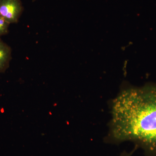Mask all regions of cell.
I'll return each mask as SVG.
<instances>
[{
  "mask_svg": "<svg viewBox=\"0 0 156 156\" xmlns=\"http://www.w3.org/2000/svg\"><path fill=\"white\" fill-rule=\"evenodd\" d=\"M23 11L20 0H0V17L10 24L18 22Z\"/></svg>",
  "mask_w": 156,
  "mask_h": 156,
  "instance_id": "obj_2",
  "label": "cell"
},
{
  "mask_svg": "<svg viewBox=\"0 0 156 156\" xmlns=\"http://www.w3.org/2000/svg\"><path fill=\"white\" fill-rule=\"evenodd\" d=\"M11 47L0 37V73L5 72L9 67L11 58Z\"/></svg>",
  "mask_w": 156,
  "mask_h": 156,
  "instance_id": "obj_3",
  "label": "cell"
},
{
  "mask_svg": "<svg viewBox=\"0 0 156 156\" xmlns=\"http://www.w3.org/2000/svg\"><path fill=\"white\" fill-rule=\"evenodd\" d=\"M111 137L133 141L156 156V87L125 90L113 101Z\"/></svg>",
  "mask_w": 156,
  "mask_h": 156,
  "instance_id": "obj_1",
  "label": "cell"
},
{
  "mask_svg": "<svg viewBox=\"0 0 156 156\" xmlns=\"http://www.w3.org/2000/svg\"><path fill=\"white\" fill-rule=\"evenodd\" d=\"M131 156V154H124L122 155V156Z\"/></svg>",
  "mask_w": 156,
  "mask_h": 156,
  "instance_id": "obj_5",
  "label": "cell"
},
{
  "mask_svg": "<svg viewBox=\"0 0 156 156\" xmlns=\"http://www.w3.org/2000/svg\"><path fill=\"white\" fill-rule=\"evenodd\" d=\"M10 23L2 17H0V37L7 34L9 33Z\"/></svg>",
  "mask_w": 156,
  "mask_h": 156,
  "instance_id": "obj_4",
  "label": "cell"
}]
</instances>
